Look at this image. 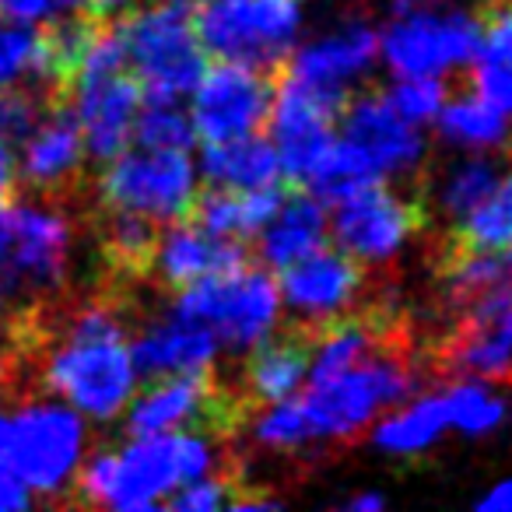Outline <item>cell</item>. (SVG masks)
Returning <instances> with one entry per match:
<instances>
[{"label":"cell","mask_w":512,"mask_h":512,"mask_svg":"<svg viewBox=\"0 0 512 512\" xmlns=\"http://www.w3.org/2000/svg\"><path fill=\"white\" fill-rule=\"evenodd\" d=\"M214 449L204 432H158L130 435L123 449H102L99 456L78 467L74 488L78 502L106 505L120 512L162 509L165 498L186 481L211 474Z\"/></svg>","instance_id":"1"},{"label":"cell","mask_w":512,"mask_h":512,"mask_svg":"<svg viewBox=\"0 0 512 512\" xmlns=\"http://www.w3.org/2000/svg\"><path fill=\"white\" fill-rule=\"evenodd\" d=\"M197 0H158L120 18L127 67L141 81L144 99L179 102L207 71V53L193 29Z\"/></svg>","instance_id":"2"},{"label":"cell","mask_w":512,"mask_h":512,"mask_svg":"<svg viewBox=\"0 0 512 512\" xmlns=\"http://www.w3.org/2000/svg\"><path fill=\"white\" fill-rule=\"evenodd\" d=\"M418 383L414 362H407L404 351L376 348L365 362L337 372L334 379L309 383L302 393L313 439H355L383 407H397Z\"/></svg>","instance_id":"3"},{"label":"cell","mask_w":512,"mask_h":512,"mask_svg":"<svg viewBox=\"0 0 512 512\" xmlns=\"http://www.w3.org/2000/svg\"><path fill=\"white\" fill-rule=\"evenodd\" d=\"M193 29L207 57L278 74L302 29L299 0H197Z\"/></svg>","instance_id":"4"},{"label":"cell","mask_w":512,"mask_h":512,"mask_svg":"<svg viewBox=\"0 0 512 512\" xmlns=\"http://www.w3.org/2000/svg\"><path fill=\"white\" fill-rule=\"evenodd\" d=\"M172 309L204 323L225 351H253L278 330L281 288L264 267L214 274L197 285L179 288Z\"/></svg>","instance_id":"5"},{"label":"cell","mask_w":512,"mask_h":512,"mask_svg":"<svg viewBox=\"0 0 512 512\" xmlns=\"http://www.w3.org/2000/svg\"><path fill=\"white\" fill-rule=\"evenodd\" d=\"M74 228L64 211L11 200L0 211V281L11 292H60L71 271Z\"/></svg>","instance_id":"6"},{"label":"cell","mask_w":512,"mask_h":512,"mask_svg":"<svg viewBox=\"0 0 512 512\" xmlns=\"http://www.w3.org/2000/svg\"><path fill=\"white\" fill-rule=\"evenodd\" d=\"M99 197L113 211L155 221H183L197 200V165L183 148H137L109 158Z\"/></svg>","instance_id":"7"},{"label":"cell","mask_w":512,"mask_h":512,"mask_svg":"<svg viewBox=\"0 0 512 512\" xmlns=\"http://www.w3.org/2000/svg\"><path fill=\"white\" fill-rule=\"evenodd\" d=\"M43 383L88 418H116L130 404L137 386V365L127 337H106V341L64 337V344L46 362Z\"/></svg>","instance_id":"8"},{"label":"cell","mask_w":512,"mask_h":512,"mask_svg":"<svg viewBox=\"0 0 512 512\" xmlns=\"http://www.w3.org/2000/svg\"><path fill=\"white\" fill-rule=\"evenodd\" d=\"M85 453V421L74 407L36 400L11 414L8 463L32 495L60 498L78 477Z\"/></svg>","instance_id":"9"},{"label":"cell","mask_w":512,"mask_h":512,"mask_svg":"<svg viewBox=\"0 0 512 512\" xmlns=\"http://www.w3.org/2000/svg\"><path fill=\"white\" fill-rule=\"evenodd\" d=\"M481 50V25L470 11L414 8L393 15L379 36V53L397 78H428L470 64Z\"/></svg>","instance_id":"10"},{"label":"cell","mask_w":512,"mask_h":512,"mask_svg":"<svg viewBox=\"0 0 512 512\" xmlns=\"http://www.w3.org/2000/svg\"><path fill=\"white\" fill-rule=\"evenodd\" d=\"M274 78L246 64L218 60L190 92V120L204 144L256 134L271 113Z\"/></svg>","instance_id":"11"},{"label":"cell","mask_w":512,"mask_h":512,"mask_svg":"<svg viewBox=\"0 0 512 512\" xmlns=\"http://www.w3.org/2000/svg\"><path fill=\"white\" fill-rule=\"evenodd\" d=\"M425 225V207L383 183L341 200L330 221L334 242L358 264H383L407 246L418 228Z\"/></svg>","instance_id":"12"},{"label":"cell","mask_w":512,"mask_h":512,"mask_svg":"<svg viewBox=\"0 0 512 512\" xmlns=\"http://www.w3.org/2000/svg\"><path fill=\"white\" fill-rule=\"evenodd\" d=\"M442 362L456 376H474L481 383L512 379V278L467 302V313L442 344Z\"/></svg>","instance_id":"13"},{"label":"cell","mask_w":512,"mask_h":512,"mask_svg":"<svg viewBox=\"0 0 512 512\" xmlns=\"http://www.w3.org/2000/svg\"><path fill=\"white\" fill-rule=\"evenodd\" d=\"M74 116L81 123L85 151L95 162H109L134 141V120L144 106V88L130 67L113 74L74 81L71 99Z\"/></svg>","instance_id":"14"},{"label":"cell","mask_w":512,"mask_h":512,"mask_svg":"<svg viewBox=\"0 0 512 512\" xmlns=\"http://www.w3.org/2000/svg\"><path fill=\"white\" fill-rule=\"evenodd\" d=\"M362 281L365 274L355 256H348L341 246H320L295 264L281 267L278 288L292 313H299L306 323L327 327L341 313H348L351 302L362 292Z\"/></svg>","instance_id":"15"},{"label":"cell","mask_w":512,"mask_h":512,"mask_svg":"<svg viewBox=\"0 0 512 512\" xmlns=\"http://www.w3.org/2000/svg\"><path fill=\"white\" fill-rule=\"evenodd\" d=\"M344 137L365 148V155L379 165L383 176L390 172H414L425 158V137L414 123L393 109L386 92H362L351 95L341 113Z\"/></svg>","instance_id":"16"},{"label":"cell","mask_w":512,"mask_h":512,"mask_svg":"<svg viewBox=\"0 0 512 512\" xmlns=\"http://www.w3.org/2000/svg\"><path fill=\"white\" fill-rule=\"evenodd\" d=\"M249 264V249L239 239H225V235H211L200 225H193L190 218H183V225L169 228L158 239L155 264L151 271L158 274V281L169 288H186L197 285L214 274L239 271Z\"/></svg>","instance_id":"17"},{"label":"cell","mask_w":512,"mask_h":512,"mask_svg":"<svg viewBox=\"0 0 512 512\" xmlns=\"http://www.w3.org/2000/svg\"><path fill=\"white\" fill-rule=\"evenodd\" d=\"M376 53H379V36L369 22H344L334 32L302 46V50L288 53L281 71L299 81H309V85L348 92L351 81L372 67Z\"/></svg>","instance_id":"18"},{"label":"cell","mask_w":512,"mask_h":512,"mask_svg":"<svg viewBox=\"0 0 512 512\" xmlns=\"http://www.w3.org/2000/svg\"><path fill=\"white\" fill-rule=\"evenodd\" d=\"M221 344L204 323L183 313H165L162 320L148 323L130 344L137 376H176V372H200L211 369Z\"/></svg>","instance_id":"19"},{"label":"cell","mask_w":512,"mask_h":512,"mask_svg":"<svg viewBox=\"0 0 512 512\" xmlns=\"http://www.w3.org/2000/svg\"><path fill=\"white\" fill-rule=\"evenodd\" d=\"M85 137H81V123L74 116L71 102H53L39 127L25 137L22 151V179L36 190H60L81 172L85 162Z\"/></svg>","instance_id":"20"},{"label":"cell","mask_w":512,"mask_h":512,"mask_svg":"<svg viewBox=\"0 0 512 512\" xmlns=\"http://www.w3.org/2000/svg\"><path fill=\"white\" fill-rule=\"evenodd\" d=\"M313 344L316 330L309 327L288 330V334L274 330L267 341L256 344L246 365V397L256 404H278V400L295 397L309 376Z\"/></svg>","instance_id":"21"},{"label":"cell","mask_w":512,"mask_h":512,"mask_svg":"<svg viewBox=\"0 0 512 512\" xmlns=\"http://www.w3.org/2000/svg\"><path fill=\"white\" fill-rule=\"evenodd\" d=\"M288 190H292L288 183L260 186V190H225V186H211L207 193H197V200H193V207H190V221L211 235L249 239V235H260V228L278 214Z\"/></svg>","instance_id":"22"},{"label":"cell","mask_w":512,"mask_h":512,"mask_svg":"<svg viewBox=\"0 0 512 512\" xmlns=\"http://www.w3.org/2000/svg\"><path fill=\"white\" fill-rule=\"evenodd\" d=\"M327 211L323 200L313 193H288L285 204L278 207L271 221L260 228V246L256 256L267 271H281V267L295 264L313 249L327 246Z\"/></svg>","instance_id":"23"},{"label":"cell","mask_w":512,"mask_h":512,"mask_svg":"<svg viewBox=\"0 0 512 512\" xmlns=\"http://www.w3.org/2000/svg\"><path fill=\"white\" fill-rule=\"evenodd\" d=\"M200 176L225 190H260V186L285 183L278 148L260 134L207 144L200 155Z\"/></svg>","instance_id":"24"},{"label":"cell","mask_w":512,"mask_h":512,"mask_svg":"<svg viewBox=\"0 0 512 512\" xmlns=\"http://www.w3.org/2000/svg\"><path fill=\"white\" fill-rule=\"evenodd\" d=\"M449 253H509L512 249V169L456 225H449Z\"/></svg>","instance_id":"25"},{"label":"cell","mask_w":512,"mask_h":512,"mask_svg":"<svg viewBox=\"0 0 512 512\" xmlns=\"http://www.w3.org/2000/svg\"><path fill=\"white\" fill-rule=\"evenodd\" d=\"M109 218L102 221V260L113 267V274L120 278H144L155 264V249H158V221L144 218L134 211H113L106 207Z\"/></svg>","instance_id":"26"},{"label":"cell","mask_w":512,"mask_h":512,"mask_svg":"<svg viewBox=\"0 0 512 512\" xmlns=\"http://www.w3.org/2000/svg\"><path fill=\"white\" fill-rule=\"evenodd\" d=\"M446 428H449L446 397L442 393H425V397L411 400L407 407H400L390 418L379 421L372 442L390 456H414V453H425Z\"/></svg>","instance_id":"27"},{"label":"cell","mask_w":512,"mask_h":512,"mask_svg":"<svg viewBox=\"0 0 512 512\" xmlns=\"http://www.w3.org/2000/svg\"><path fill=\"white\" fill-rule=\"evenodd\" d=\"M376 183H383V172L365 155V148H358L351 137H337L313 169V176L306 179V190L323 204H341Z\"/></svg>","instance_id":"28"},{"label":"cell","mask_w":512,"mask_h":512,"mask_svg":"<svg viewBox=\"0 0 512 512\" xmlns=\"http://www.w3.org/2000/svg\"><path fill=\"white\" fill-rule=\"evenodd\" d=\"M439 134L446 141L460 144V148H474V151H488V148H498V144L509 141L512 144V120L505 113H498L495 106L467 92L453 95L446 99V106L439 109Z\"/></svg>","instance_id":"29"},{"label":"cell","mask_w":512,"mask_h":512,"mask_svg":"<svg viewBox=\"0 0 512 512\" xmlns=\"http://www.w3.org/2000/svg\"><path fill=\"white\" fill-rule=\"evenodd\" d=\"M498 165L488 162V158H470V162H460L456 169L446 172L439 186V211L449 225H456L460 218H467L484 197L498 186Z\"/></svg>","instance_id":"30"},{"label":"cell","mask_w":512,"mask_h":512,"mask_svg":"<svg viewBox=\"0 0 512 512\" xmlns=\"http://www.w3.org/2000/svg\"><path fill=\"white\" fill-rule=\"evenodd\" d=\"M134 141L141 148H190L197 141L193 120L179 102L172 99H144L134 120Z\"/></svg>","instance_id":"31"},{"label":"cell","mask_w":512,"mask_h":512,"mask_svg":"<svg viewBox=\"0 0 512 512\" xmlns=\"http://www.w3.org/2000/svg\"><path fill=\"white\" fill-rule=\"evenodd\" d=\"M442 397H446L449 425L460 428L463 435H488L505 418V404L484 383H456Z\"/></svg>","instance_id":"32"},{"label":"cell","mask_w":512,"mask_h":512,"mask_svg":"<svg viewBox=\"0 0 512 512\" xmlns=\"http://www.w3.org/2000/svg\"><path fill=\"white\" fill-rule=\"evenodd\" d=\"M39 74V32L32 22H15L0 15V92L22 85L25 78L36 81Z\"/></svg>","instance_id":"33"},{"label":"cell","mask_w":512,"mask_h":512,"mask_svg":"<svg viewBox=\"0 0 512 512\" xmlns=\"http://www.w3.org/2000/svg\"><path fill=\"white\" fill-rule=\"evenodd\" d=\"M386 95L407 123L421 127V123H432L439 116V109L449 99V88L446 81H439V74H428V78H397V85Z\"/></svg>","instance_id":"34"},{"label":"cell","mask_w":512,"mask_h":512,"mask_svg":"<svg viewBox=\"0 0 512 512\" xmlns=\"http://www.w3.org/2000/svg\"><path fill=\"white\" fill-rule=\"evenodd\" d=\"M481 50L474 60H505L512 64V0H481Z\"/></svg>","instance_id":"35"},{"label":"cell","mask_w":512,"mask_h":512,"mask_svg":"<svg viewBox=\"0 0 512 512\" xmlns=\"http://www.w3.org/2000/svg\"><path fill=\"white\" fill-rule=\"evenodd\" d=\"M232 484L225 477H197V481H186L183 488H176L165 498V509L176 512H214V509H232Z\"/></svg>","instance_id":"36"},{"label":"cell","mask_w":512,"mask_h":512,"mask_svg":"<svg viewBox=\"0 0 512 512\" xmlns=\"http://www.w3.org/2000/svg\"><path fill=\"white\" fill-rule=\"evenodd\" d=\"M470 64L474 67L467 74V88L512 120V64L505 60H470Z\"/></svg>","instance_id":"37"},{"label":"cell","mask_w":512,"mask_h":512,"mask_svg":"<svg viewBox=\"0 0 512 512\" xmlns=\"http://www.w3.org/2000/svg\"><path fill=\"white\" fill-rule=\"evenodd\" d=\"M85 0H0V15L15 18V22H43L53 15L78 11Z\"/></svg>","instance_id":"38"},{"label":"cell","mask_w":512,"mask_h":512,"mask_svg":"<svg viewBox=\"0 0 512 512\" xmlns=\"http://www.w3.org/2000/svg\"><path fill=\"white\" fill-rule=\"evenodd\" d=\"M29 505H32L29 484L15 474V467L8 460H0V512L29 509Z\"/></svg>","instance_id":"39"},{"label":"cell","mask_w":512,"mask_h":512,"mask_svg":"<svg viewBox=\"0 0 512 512\" xmlns=\"http://www.w3.org/2000/svg\"><path fill=\"white\" fill-rule=\"evenodd\" d=\"M18 183V165H15V144L0 134V211L11 204Z\"/></svg>","instance_id":"40"},{"label":"cell","mask_w":512,"mask_h":512,"mask_svg":"<svg viewBox=\"0 0 512 512\" xmlns=\"http://www.w3.org/2000/svg\"><path fill=\"white\" fill-rule=\"evenodd\" d=\"M477 512H512V481H498L495 488L477 502Z\"/></svg>","instance_id":"41"},{"label":"cell","mask_w":512,"mask_h":512,"mask_svg":"<svg viewBox=\"0 0 512 512\" xmlns=\"http://www.w3.org/2000/svg\"><path fill=\"white\" fill-rule=\"evenodd\" d=\"M130 0H85V8L92 18H99V22H109V18H116L123 8H127Z\"/></svg>","instance_id":"42"},{"label":"cell","mask_w":512,"mask_h":512,"mask_svg":"<svg viewBox=\"0 0 512 512\" xmlns=\"http://www.w3.org/2000/svg\"><path fill=\"white\" fill-rule=\"evenodd\" d=\"M383 505H386V498L379 495V491H362V495L348 498V502H344V509H348V512H379Z\"/></svg>","instance_id":"43"},{"label":"cell","mask_w":512,"mask_h":512,"mask_svg":"<svg viewBox=\"0 0 512 512\" xmlns=\"http://www.w3.org/2000/svg\"><path fill=\"white\" fill-rule=\"evenodd\" d=\"M11 449V414L0 411V460H8Z\"/></svg>","instance_id":"44"},{"label":"cell","mask_w":512,"mask_h":512,"mask_svg":"<svg viewBox=\"0 0 512 512\" xmlns=\"http://www.w3.org/2000/svg\"><path fill=\"white\" fill-rule=\"evenodd\" d=\"M4 292H8V288H4V281H0V320H4Z\"/></svg>","instance_id":"45"},{"label":"cell","mask_w":512,"mask_h":512,"mask_svg":"<svg viewBox=\"0 0 512 512\" xmlns=\"http://www.w3.org/2000/svg\"><path fill=\"white\" fill-rule=\"evenodd\" d=\"M0 383H4V362H0Z\"/></svg>","instance_id":"46"}]
</instances>
